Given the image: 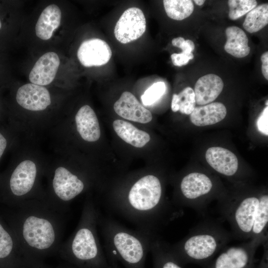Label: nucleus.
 <instances>
[{"instance_id": "f3484780", "label": "nucleus", "mask_w": 268, "mask_h": 268, "mask_svg": "<svg viewBox=\"0 0 268 268\" xmlns=\"http://www.w3.org/2000/svg\"><path fill=\"white\" fill-rule=\"evenodd\" d=\"M223 86L222 79L216 74L209 73L201 76L194 88L196 103L202 106L210 103L222 92Z\"/></svg>"}, {"instance_id": "5701e85b", "label": "nucleus", "mask_w": 268, "mask_h": 268, "mask_svg": "<svg viewBox=\"0 0 268 268\" xmlns=\"http://www.w3.org/2000/svg\"><path fill=\"white\" fill-rule=\"evenodd\" d=\"M268 195H259V202L252 228L251 239H257L263 244L268 241ZM263 245V244H262Z\"/></svg>"}, {"instance_id": "bb28decb", "label": "nucleus", "mask_w": 268, "mask_h": 268, "mask_svg": "<svg viewBox=\"0 0 268 268\" xmlns=\"http://www.w3.org/2000/svg\"><path fill=\"white\" fill-rule=\"evenodd\" d=\"M22 141L20 135L7 121L0 125V161L9 150H13Z\"/></svg>"}, {"instance_id": "72a5a7b5", "label": "nucleus", "mask_w": 268, "mask_h": 268, "mask_svg": "<svg viewBox=\"0 0 268 268\" xmlns=\"http://www.w3.org/2000/svg\"><path fill=\"white\" fill-rule=\"evenodd\" d=\"M262 245L264 247V254L258 267L256 268H268V241L265 242Z\"/></svg>"}, {"instance_id": "9d476101", "label": "nucleus", "mask_w": 268, "mask_h": 268, "mask_svg": "<svg viewBox=\"0 0 268 268\" xmlns=\"http://www.w3.org/2000/svg\"><path fill=\"white\" fill-rule=\"evenodd\" d=\"M179 192L172 204L178 209L190 207L201 215L206 211L208 204L215 197L213 181L206 174L191 172L182 177Z\"/></svg>"}, {"instance_id": "9b49d317", "label": "nucleus", "mask_w": 268, "mask_h": 268, "mask_svg": "<svg viewBox=\"0 0 268 268\" xmlns=\"http://www.w3.org/2000/svg\"><path fill=\"white\" fill-rule=\"evenodd\" d=\"M263 242L257 239L225 247L207 268H255L256 251Z\"/></svg>"}, {"instance_id": "412c9836", "label": "nucleus", "mask_w": 268, "mask_h": 268, "mask_svg": "<svg viewBox=\"0 0 268 268\" xmlns=\"http://www.w3.org/2000/svg\"><path fill=\"white\" fill-rule=\"evenodd\" d=\"M227 41L225 51L236 58H244L249 55L250 48L248 38L244 31L235 26H229L225 30Z\"/></svg>"}, {"instance_id": "4468645a", "label": "nucleus", "mask_w": 268, "mask_h": 268, "mask_svg": "<svg viewBox=\"0 0 268 268\" xmlns=\"http://www.w3.org/2000/svg\"><path fill=\"white\" fill-rule=\"evenodd\" d=\"M114 109L120 117L135 122L146 124L152 119L151 112L131 92L125 91L115 103Z\"/></svg>"}, {"instance_id": "393cba45", "label": "nucleus", "mask_w": 268, "mask_h": 268, "mask_svg": "<svg viewBox=\"0 0 268 268\" xmlns=\"http://www.w3.org/2000/svg\"><path fill=\"white\" fill-rule=\"evenodd\" d=\"M165 12L169 17L176 20H182L193 13V2L190 0H164Z\"/></svg>"}, {"instance_id": "ddd939ff", "label": "nucleus", "mask_w": 268, "mask_h": 268, "mask_svg": "<svg viewBox=\"0 0 268 268\" xmlns=\"http://www.w3.org/2000/svg\"><path fill=\"white\" fill-rule=\"evenodd\" d=\"M77 56L84 67H100L108 63L112 56V51L105 41L92 38L81 44L77 50Z\"/></svg>"}, {"instance_id": "6e6552de", "label": "nucleus", "mask_w": 268, "mask_h": 268, "mask_svg": "<svg viewBox=\"0 0 268 268\" xmlns=\"http://www.w3.org/2000/svg\"><path fill=\"white\" fill-rule=\"evenodd\" d=\"M14 113L25 125L39 128L48 123L58 112L54 106L50 91L45 87L32 83L19 87L14 95Z\"/></svg>"}, {"instance_id": "aec40b11", "label": "nucleus", "mask_w": 268, "mask_h": 268, "mask_svg": "<svg viewBox=\"0 0 268 268\" xmlns=\"http://www.w3.org/2000/svg\"><path fill=\"white\" fill-rule=\"evenodd\" d=\"M113 127L121 139L135 147H143L150 139L147 133L137 129L131 123L122 120H115L113 123Z\"/></svg>"}, {"instance_id": "cd10ccee", "label": "nucleus", "mask_w": 268, "mask_h": 268, "mask_svg": "<svg viewBox=\"0 0 268 268\" xmlns=\"http://www.w3.org/2000/svg\"><path fill=\"white\" fill-rule=\"evenodd\" d=\"M228 4L229 17L235 20L254 8L257 5V1L255 0H229Z\"/></svg>"}, {"instance_id": "1a4fd4ad", "label": "nucleus", "mask_w": 268, "mask_h": 268, "mask_svg": "<svg viewBox=\"0 0 268 268\" xmlns=\"http://www.w3.org/2000/svg\"><path fill=\"white\" fill-rule=\"evenodd\" d=\"M259 195L222 197L218 208L221 219L230 225L233 238L251 239Z\"/></svg>"}, {"instance_id": "c85d7f7f", "label": "nucleus", "mask_w": 268, "mask_h": 268, "mask_svg": "<svg viewBox=\"0 0 268 268\" xmlns=\"http://www.w3.org/2000/svg\"><path fill=\"white\" fill-rule=\"evenodd\" d=\"M166 89L164 82L158 81L152 84L141 96L143 105L150 106L155 103L164 94Z\"/></svg>"}, {"instance_id": "e433bc0d", "label": "nucleus", "mask_w": 268, "mask_h": 268, "mask_svg": "<svg viewBox=\"0 0 268 268\" xmlns=\"http://www.w3.org/2000/svg\"><path fill=\"white\" fill-rule=\"evenodd\" d=\"M1 27V21L0 20V29Z\"/></svg>"}, {"instance_id": "39448f33", "label": "nucleus", "mask_w": 268, "mask_h": 268, "mask_svg": "<svg viewBox=\"0 0 268 268\" xmlns=\"http://www.w3.org/2000/svg\"><path fill=\"white\" fill-rule=\"evenodd\" d=\"M100 207L91 195L83 203L78 223L59 250L82 268H113L101 245L98 234Z\"/></svg>"}, {"instance_id": "b1692460", "label": "nucleus", "mask_w": 268, "mask_h": 268, "mask_svg": "<svg viewBox=\"0 0 268 268\" xmlns=\"http://www.w3.org/2000/svg\"><path fill=\"white\" fill-rule=\"evenodd\" d=\"M268 23V4L263 3L256 6L249 11L243 24L244 28L249 33L257 32Z\"/></svg>"}, {"instance_id": "6ab92c4d", "label": "nucleus", "mask_w": 268, "mask_h": 268, "mask_svg": "<svg viewBox=\"0 0 268 268\" xmlns=\"http://www.w3.org/2000/svg\"><path fill=\"white\" fill-rule=\"evenodd\" d=\"M62 12L55 4L47 6L41 12L35 26L37 36L43 40L50 39L61 24Z\"/></svg>"}, {"instance_id": "f257e3e1", "label": "nucleus", "mask_w": 268, "mask_h": 268, "mask_svg": "<svg viewBox=\"0 0 268 268\" xmlns=\"http://www.w3.org/2000/svg\"><path fill=\"white\" fill-rule=\"evenodd\" d=\"M101 206L152 237L182 214L164 198L162 181L152 174L139 177L124 192L113 193Z\"/></svg>"}, {"instance_id": "4be33fe9", "label": "nucleus", "mask_w": 268, "mask_h": 268, "mask_svg": "<svg viewBox=\"0 0 268 268\" xmlns=\"http://www.w3.org/2000/svg\"><path fill=\"white\" fill-rule=\"evenodd\" d=\"M150 252L152 256V268H183L169 252L167 242L159 235L152 238Z\"/></svg>"}, {"instance_id": "423d86ee", "label": "nucleus", "mask_w": 268, "mask_h": 268, "mask_svg": "<svg viewBox=\"0 0 268 268\" xmlns=\"http://www.w3.org/2000/svg\"><path fill=\"white\" fill-rule=\"evenodd\" d=\"M98 227L103 239L104 252L113 268H145L152 238L137 230L122 225L110 216L99 212Z\"/></svg>"}, {"instance_id": "a211bd4d", "label": "nucleus", "mask_w": 268, "mask_h": 268, "mask_svg": "<svg viewBox=\"0 0 268 268\" xmlns=\"http://www.w3.org/2000/svg\"><path fill=\"white\" fill-rule=\"evenodd\" d=\"M227 110L220 102H212L195 107L190 114L191 122L195 126L203 127L216 124L224 119Z\"/></svg>"}, {"instance_id": "2eb2a0df", "label": "nucleus", "mask_w": 268, "mask_h": 268, "mask_svg": "<svg viewBox=\"0 0 268 268\" xmlns=\"http://www.w3.org/2000/svg\"><path fill=\"white\" fill-rule=\"evenodd\" d=\"M60 64V58L55 52L43 55L36 62L29 75L30 83L45 86L54 80Z\"/></svg>"}, {"instance_id": "a878e982", "label": "nucleus", "mask_w": 268, "mask_h": 268, "mask_svg": "<svg viewBox=\"0 0 268 268\" xmlns=\"http://www.w3.org/2000/svg\"><path fill=\"white\" fill-rule=\"evenodd\" d=\"M194 90L190 87L185 88L179 94H174L171 102V109L174 112L190 115L196 107Z\"/></svg>"}, {"instance_id": "f8f14e48", "label": "nucleus", "mask_w": 268, "mask_h": 268, "mask_svg": "<svg viewBox=\"0 0 268 268\" xmlns=\"http://www.w3.org/2000/svg\"><path fill=\"white\" fill-rule=\"evenodd\" d=\"M146 19L142 11L136 7L126 9L117 22L114 28L116 39L127 44L140 38L146 30Z\"/></svg>"}, {"instance_id": "c9c22d12", "label": "nucleus", "mask_w": 268, "mask_h": 268, "mask_svg": "<svg viewBox=\"0 0 268 268\" xmlns=\"http://www.w3.org/2000/svg\"><path fill=\"white\" fill-rule=\"evenodd\" d=\"M194 2L198 5L201 6L204 3L205 0H195Z\"/></svg>"}, {"instance_id": "f704fd0d", "label": "nucleus", "mask_w": 268, "mask_h": 268, "mask_svg": "<svg viewBox=\"0 0 268 268\" xmlns=\"http://www.w3.org/2000/svg\"><path fill=\"white\" fill-rule=\"evenodd\" d=\"M7 121V113L4 112L0 105V125Z\"/></svg>"}, {"instance_id": "f03ea898", "label": "nucleus", "mask_w": 268, "mask_h": 268, "mask_svg": "<svg viewBox=\"0 0 268 268\" xmlns=\"http://www.w3.org/2000/svg\"><path fill=\"white\" fill-rule=\"evenodd\" d=\"M0 212L23 254L46 255L58 250L62 244L66 214L53 207L45 198L24 201L11 207L0 205Z\"/></svg>"}, {"instance_id": "20e7f679", "label": "nucleus", "mask_w": 268, "mask_h": 268, "mask_svg": "<svg viewBox=\"0 0 268 268\" xmlns=\"http://www.w3.org/2000/svg\"><path fill=\"white\" fill-rule=\"evenodd\" d=\"M54 153L45 178V199L57 210L66 214L72 201L94 185L95 176L87 169L77 167L70 153Z\"/></svg>"}, {"instance_id": "c756f323", "label": "nucleus", "mask_w": 268, "mask_h": 268, "mask_svg": "<svg viewBox=\"0 0 268 268\" xmlns=\"http://www.w3.org/2000/svg\"><path fill=\"white\" fill-rule=\"evenodd\" d=\"M172 44L174 46L180 48L182 52L186 54L192 53L195 49V44L192 40H185L181 37L174 38L172 40Z\"/></svg>"}, {"instance_id": "0eeeda50", "label": "nucleus", "mask_w": 268, "mask_h": 268, "mask_svg": "<svg viewBox=\"0 0 268 268\" xmlns=\"http://www.w3.org/2000/svg\"><path fill=\"white\" fill-rule=\"evenodd\" d=\"M232 238L220 221L208 218L193 227L179 242L172 245L167 243V247L182 266L189 263L205 265Z\"/></svg>"}, {"instance_id": "2f4dec72", "label": "nucleus", "mask_w": 268, "mask_h": 268, "mask_svg": "<svg viewBox=\"0 0 268 268\" xmlns=\"http://www.w3.org/2000/svg\"><path fill=\"white\" fill-rule=\"evenodd\" d=\"M268 107H265L257 121L259 131L263 134L268 135Z\"/></svg>"}, {"instance_id": "7ed1b4c3", "label": "nucleus", "mask_w": 268, "mask_h": 268, "mask_svg": "<svg viewBox=\"0 0 268 268\" xmlns=\"http://www.w3.org/2000/svg\"><path fill=\"white\" fill-rule=\"evenodd\" d=\"M12 150L9 164L0 173V205L9 207L45 198L43 181L50 158L33 142L22 140Z\"/></svg>"}, {"instance_id": "dca6fc26", "label": "nucleus", "mask_w": 268, "mask_h": 268, "mask_svg": "<svg viewBox=\"0 0 268 268\" xmlns=\"http://www.w3.org/2000/svg\"><path fill=\"white\" fill-rule=\"evenodd\" d=\"M208 164L217 172L227 177H232L238 169V161L234 153L221 147H211L205 153Z\"/></svg>"}, {"instance_id": "473e14b6", "label": "nucleus", "mask_w": 268, "mask_h": 268, "mask_svg": "<svg viewBox=\"0 0 268 268\" xmlns=\"http://www.w3.org/2000/svg\"><path fill=\"white\" fill-rule=\"evenodd\" d=\"M262 63V72L264 77L268 79V52L263 53L261 57Z\"/></svg>"}, {"instance_id": "7c9ffc66", "label": "nucleus", "mask_w": 268, "mask_h": 268, "mask_svg": "<svg viewBox=\"0 0 268 268\" xmlns=\"http://www.w3.org/2000/svg\"><path fill=\"white\" fill-rule=\"evenodd\" d=\"M194 56L193 54H186L183 52L177 54L173 53L171 56V60L175 66L181 67L187 65Z\"/></svg>"}]
</instances>
